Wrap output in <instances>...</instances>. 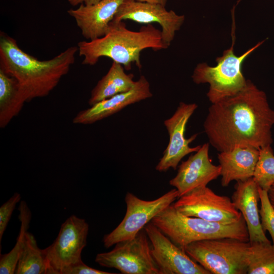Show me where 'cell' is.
<instances>
[{"label":"cell","instance_id":"9","mask_svg":"<svg viewBox=\"0 0 274 274\" xmlns=\"http://www.w3.org/2000/svg\"><path fill=\"white\" fill-rule=\"evenodd\" d=\"M179 198L175 188L153 200H144L128 192L125 197V215L120 224L110 233L104 236L106 248L116 243L134 237L154 217L173 204Z\"/></svg>","mask_w":274,"mask_h":274},{"label":"cell","instance_id":"19","mask_svg":"<svg viewBox=\"0 0 274 274\" xmlns=\"http://www.w3.org/2000/svg\"><path fill=\"white\" fill-rule=\"evenodd\" d=\"M123 66L113 61L107 73L97 82L91 92L90 106L117 94L130 90L134 85L133 74H126Z\"/></svg>","mask_w":274,"mask_h":274},{"label":"cell","instance_id":"13","mask_svg":"<svg viewBox=\"0 0 274 274\" xmlns=\"http://www.w3.org/2000/svg\"><path fill=\"white\" fill-rule=\"evenodd\" d=\"M197 107L195 103L181 102L173 116L164 121V125L169 135V142L162 157L156 166V170L166 172L170 168L176 170L184 157L200 149L201 145L194 147L189 146L196 139L197 133L189 139H186L185 136L187 122Z\"/></svg>","mask_w":274,"mask_h":274},{"label":"cell","instance_id":"25","mask_svg":"<svg viewBox=\"0 0 274 274\" xmlns=\"http://www.w3.org/2000/svg\"><path fill=\"white\" fill-rule=\"evenodd\" d=\"M260 209L259 214L262 227L264 232L268 231L274 246V210L269 201L267 191L259 187Z\"/></svg>","mask_w":274,"mask_h":274},{"label":"cell","instance_id":"16","mask_svg":"<svg viewBox=\"0 0 274 274\" xmlns=\"http://www.w3.org/2000/svg\"><path fill=\"white\" fill-rule=\"evenodd\" d=\"M124 0H101L91 5L81 4L67 13L75 20L82 36L88 41L104 36Z\"/></svg>","mask_w":274,"mask_h":274},{"label":"cell","instance_id":"17","mask_svg":"<svg viewBox=\"0 0 274 274\" xmlns=\"http://www.w3.org/2000/svg\"><path fill=\"white\" fill-rule=\"evenodd\" d=\"M231 200L245 220L248 231L249 242H270L262 229L258 202L259 186L253 177L236 182Z\"/></svg>","mask_w":274,"mask_h":274},{"label":"cell","instance_id":"29","mask_svg":"<svg viewBox=\"0 0 274 274\" xmlns=\"http://www.w3.org/2000/svg\"><path fill=\"white\" fill-rule=\"evenodd\" d=\"M267 194L270 204L274 210V183L269 189Z\"/></svg>","mask_w":274,"mask_h":274},{"label":"cell","instance_id":"2","mask_svg":"<svg viewBox=\"0 0 274 274\" xmlns=\"http://www.w3.org/2000/svg\"><path fill=\"white\" fill-rule=\"evenodd\" d=\"M78 46H72L52 59L40 60L22 50L16 40L1 32L0 69L17 81L25 103L47 96L74 63Z\"/></svg>","mask_w":274,"mask_h":274},{"label":"cell","instance_id":"12","mask_svg":"<svg viewBox=\"0 0 274 274\" xmlns=\"http://www.w3.org/2000/svg\"><path fill=\"white\" fill-rule=\"evenodd\" d=\"M159 274H211L175 244L151 222L144 227Z\"/></svg>","mask_w":274,"mask_h":274},{"label":"cell","instance_id":"11","mask_svg":"<svg viewBox=\"0 0 274 274\" xmlns=\"http://www.w3.org/2000/svg\"><path fill=\"white\" fill-rule=\"evenodd\" d=\"M130 20L141 24L158 23L161 27L162 41L167 48L174 40L176 32L182 25L184 15L168 11L165 6L159 4L124 0L120 5L112 23Z\"/></svg>","mask_w":274,"mask_h":274},{"label":"cell","instance_id":"7","mask_svg":"<svg viewBox=\"0 0 274 274\" xmlns=\"http://www.w3.org/2000/svg\"><path fill=\"white\" fill-rule=\"evenodd\" d=\"M89 225L85 219L70 216L61 225L54 242L43 249L46 274H63L70 267L81 261L82 250L87 244Z\"/></svg>","mask_w":274,"mask_h":274},{"label":"cell","instance_id":"24","mask_svg":"<svg viewBox=\"0 0 274 274\" xmlns=\"http://www.w3.org/2000/svg\"><path fill=\"white\" fill-rule=\"evenodd\" d=\"M253 178L260 188L266 191L274 183V153L271 145L259 149Z\"/></svg>","mask_w":274,"mask_h":274},{"label":"cell","instance_id":"5","mask_svg":"<svg viewBox=\"0 0 274 274\" xmlns=\"http://www.w3.org/2000/svg\"><path fill=\"white\" fill-rule=\"evenodd\" d=\"M232 26L231 46L223 52L221 56L216 58L217 65L210 66L206 63H198L191 77L193 81L197 84H209V90L207 95L212 104L237 93L246 86L247 80L242 71L243 63L265 41L258 42L241 56H237L233 51L235 27Z\"/></svg>","mask_w":274,"mask_h":274},{"label":"cell","instance_id":"27","mask_svg":"<svg viewBox=\"0 0 274 274\" xmlns=\"http://www.w3.org/2000/svg\"><path fill=\"white\" fill-rule=\"evenodd\" d=\"M113 273L98 270L85 264L83 261L67 268L63 274H112Z\"/></svg>","mask_w":274,"mask_h":274},{"label":"cell","instance_id":"26","mask_svg":"<svg viewBox=\"0 0 274 274\" xmlns=\"http://www.w3.org/2000/svg\"><path fill=\"white\" fill-rule=\"evenodd\" d=\"M21 199V195L15 192L0 207V242L11 217L16 206Z\"/></svg>","mask_w":274,"mask_h":274},{"label":"cell","instance_id":"3","mask_svg":"<svg viewBox=\"0 0 274 274\" xmlns=\"http://www.w3.org/2000/svg\"><path fill=\"white\" fill-rule=\"evenodd\" d=\"M78 52L84 59L82 64L93 65L99 59L106 57L122 64L127 70L134 63L141 69V52L150 48L155 51L167 48L161 31L152 24L143 26L138 31L127 28L123 21L110 24L109 31L102 37L78 43Z\"/></svg>","mask_w":274,"mask_h":274},{"label":"cell","instance_id":"4","mask_svg":"<svg viewBox=\"0 0 274 274\" xmlns=\"http://www.w3.org/2000/svg\"><path fill=\"white\" fill-rule=\"evenodd\" d=\"M151 222L182 249L194 242L217 238L230 237L249 242L248 229L243 216L237 222L222 224L185 216L172 204Z\"/></svg>","mask_w":274,"mask_h":274},{"label":"cell","instance_id":"22","mask_svg":"<svg viewBox=\"0 0 274 274\" xmlns=\"http://www.w3.org/2000/svg\"><path fill=\"white\" fill-rule=\"evenodd\" d=\"M18 210L19 219L21 223L19 235L13 248L8 253L1 254L0 273H15L19 257L22 251L25 236L31 220V211L25 201H21Z\"/></svg>","mask_w":274,"mask_h":274},{"label":"cell","instance_id":"23","mask_svg":"<svg viewBox=\"0 0 274 274\" xmlns=\"http://www.w3.org/2000/svg\"><path fill=\"white\" fill-rule=\"evenodd\" d=\"M247 273L274 274V246L271 242L250 243Z\"/></svg>","mask_w":274,"mask_h":274},{"label":"cell","instance_id":"21","mask_svg":"<svg viewBox=\"0 0 274 274\" xmlns=\"http://www.w3.org/2000/svg\"><path fill=\"white\" fill-rule=\"evenodd\" d=\"M47 264L43 250L38 246L31 233L25 234L24 247L19 257L15 273L46 274Z\"/></svg>","mask_w":274,"mask_h":274},{"label":"cell","instance_id":"1","mask_svg":"<svg viewBox=\"0 0 274 274\" xmlns=\"http://www.w3.org/2000/svg\"><path fill=\"white\" fill-rule=\"evenodd\" d=\"M273 125L274 110L265 93L249 80L237 93L212 104L203 123L209 143L219 152L271 145Z\"/></svg>","mask_w":274,"mask_h":274},{"label":"cell","instance_id":"30","mask_svg":"<svg viewBox=\"0 0 274 274\" xmlns=\"http://www.w3.org/2000/svg\"><path fill=\"white\" fill-rule=\"evenodd\" d=\"M136 1L149 2V3H152L159 4L165 6L167 2V0H136Z\"/></svg>","mask_w":274,"mask_h":274},{"label":"cell","instance_id":"20","mask_svg":"<svg viewBox=\"0 0 274 274\" xmlns=\"http://www.w3.org/2000/svg\"><path fill=\"white\" fill-rule=\"evenodd\" d=\"M24 102L16 80L0 69V126L4 128L22 109Z\"/></svg>","mask_w":274,"mask_h":274},{"label":"cell","instance_id":"10","mask_svg":"<svg viewBox=\"0 0 274 274\" xmlns=\"http://www.w3.org/2000/svg\"><path fill=\"white\" fill-rule=\"evenodd\" d=\"M173 204L185 216L222 224H232L242 217L231 199L216 194L207 186L194 189L179 197Z\"/></svg>","mask_w":274,"mask_h":274},{"label":"cell","instance_id":"15","mask_svg":"<svg viewBox=\"0 0 274 274\" xmlns=\"http://www.w3.org/2000/svg\"><path fill=\"white\" fill-rule=\"evenodd\" d=\"M152 96L149 81L142 75L130 90L100 101L90 108L80 111L74 118L73 122L84 125L92 124L118 112L129 105Z\"/></svg>","mask_w":274,"mask_h":274},{"label":"cell","instance_id":"28","mask_svg":"<svg viewBox=\"0 0 274 274\" xmlns=\"http://www.w3.org/2000/svg\"><path fill=\"white\" fill-rule=\"evenodd\" d=\"M101 0H67L68 3L73 6H77L81 4L91 5L97 3Z\"/></svg>","mask_w":274,"mask_h":274},{"label":"cell","instance_id":"14","mask_svg":"<svg viewBox=\"0 0 274 274\" xmlns=\"http://www.w3.org/2000/svg\"><path fill=\"white\" fill-rule=\"evenodd\" d=\"M210 144L205 143L179 166L177 175L169 181L179 197L198 188L207 186L221 175V166L215 165L209 158Z\"/></svg>","mask_w":274,"mask_h":274},{"label":"cell","instance_id":"8","mask_svg":"<svg viewBox=\"0 0 274 274\" xmlns=\"http://www.w3.org/2000/svg\"><path fill=\"white\" fill-rule=\"evenodd\" d=\"M115 245L111 251L97 254L95 261L101 266L117 269L123 274H159L144 229L134 237Z\"/></svg>","mask_w":274,"mask_h":274},{"label":"cell","instance_id":"18","mask_svg":"<svg viewBox=\"0 0 274 274\" xmlns=\"http://www.w3.org/2000/svg\"><path fill=\"white\" fill-rule=\"evenodd\" d=\"M259 150L251 147H236L220 152L218 159L221 166V183L227 187L232 181H244L253 177Z\"/></svg>","mask_w":274,"mask_h":274},{"label":"cell","instance_id":"6","mask_svg":"<svg viewBox=\"0 0 274 274\" xmlns=\"http://www.w3.org/2000/svg\"><path fill=\"white\" fill-rule=\"evenodd\" d=\"M250 242L223 237L192 242L183 250L211 274H246Z\"/></svg>","mask_w":274,"mask_h":274}]
</instances>
